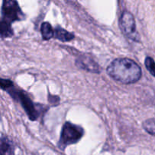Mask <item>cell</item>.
Returning a JSON list of instances; mask_svg holds the SVG:
<instances>
[{"label": "cell", "instance_id": "8992f818", "mask_svg": "<svg viewBox=\"0 0 155 155\" xmlns=\"http://www.w3.org/2000/svg\"><path fill=\"white\" fill-rule=\"evenodd\" d=\"M77 63L79 67L83 68V69L92 71V72H100V68L98 64L95 63L92 59L86 57V56L78 59L77 61Z\"/></svg>", "mask_w": 155, "mask_h": 155}, {"label": "cell", "instance_id": "8fae6325", "mask_svg": "<svg viewBox=\"0 0 155 155\" xmlns=\"http://www.w3.org/2000/svg\"><path fill=\"white\" fill-rule=\"evenodd\" d=\"M0 28H1L2 37H9L13 35V31L11 27V24L4 22V21H1Z\"/></svg>", "mask_w": 155, "mask_h": 155}, {"label": "cell", "instance_id": "7a4b0ae2", "mask_svg": "<svg viewBox=\"0 0 155 155\" xmlns=\"http://www.w3.org/2000/svg\"><path fill=\"white\" fill-rule=\"evenodd\" d=\"M84 135V130L80 126L71 122H66L62 128L59 147L64 149L70 144L77 143Z\"/></svg>", "mask_w": 155, "mask_h": 155}, {"label": "cell", "instance_id": "52a82bcc", "mask_svg": "<svg viewBox=\"0 0 155 155\" xmlns=\"http://www.w3.org/2000/svg\"><path fill=\"white\" fill-rule=\"evenodd\" d=\"M1 155H15L12 141L6 136L1 138Z\"/></svg>", "mask_w": 155, "mask_h": 155}, {"label": "cell", "instance_id": "7c38bea8", "mask_svg": "<svg viewBox=\"0 0 155 155\" xmlns=\"http://www.w3.org/2000/svg\"><path fill=\"white\" fill-rule=\"evenodd\" d=\"M145 66L150 73L155 77V62L151 57H147L145 61Z\"/></svg>", "mask_w": 155, "mask_h": 155}, {"label": "cell", "instance_id": "30bf717a", "mask_svg": "<svg viewBox=\"0 0 155 155\" xmlns=\"http://www.w3.org/2000/svg\"><path fill=\"white\" fill-rule=\"evenodd\" d=\"M143 128L148 133L155 136V118L149 119L144 122Z\"/></svg>", "mask_w": 155, "mask_h": 155}, {"label": "cell", "instance_id": "277c9868", "mask_svg": "<svg viewBox=\"0 0 155 155\" xmlns=\"http://www.w3.org/2000/svg\"><path fill=\"white\" fill-rule=\"evenodd\" d=\"M120 27L123 33L130 40L136 42H138L140 40L139 33L136 30L134 17L130 12L127 11L123 12L120 18Z\"/></svg>", "mask_w": 155, "mask_h": 155}, {"label": "cell", "instance_id": "3957f363", "mask_svg": "<svg viewBox=\"0 0 155 155\" xmlns=\"http://www.w3.org/2000/svg\"><path fill=\"white\" fill-rule=\"evenodd\" d=\"M24 18V14L21 12L16 0H3L2 7V21L11 24L15 21H20Z\"/></svg>", "mask_w": 155, "mask_h": 155}, {"label": "cell", "instance_id": "ba28073f", "mask_svg": "<svg viewBox=\"0 0 155 155\" xmlns=\"http://www.w3.org/2000/svg\"><path fill=\"white\" fill-rule=\"evenodd\" d=\"M54 36L57 39L60 40L61 41H63V42L70 41L74 38V33H70V32L65 30L64 29L59 27L54 30Z\"/></svg>", "mask_w": 155, "mask_h": 155}, {"label": "cell", "instance_id": "5b68a950", "mask_svg": "<svg viewBox=\"0 0 155 155\" xmlns=\"http://www.w3.org/2000/svg\"><path fill=\"white\" fill-rule=\"evenodd\" d=\"M13 85L12 87L7 89L6 91H9L11 94H12V97H15V96H17L18 99H19L21 103L22 104L23 107L25 109L26 112L28 115L29 118L31 120H35L36 119H37L38 117V112L36 111V107H35L34 104L32 102V100H30V97L27 95H26L24 92L19 91H15V89H13Z\"/></svg>", "mask_w": 155, "mask_h": 155}, {"label": "cell", "instance_id": "6da1fadb", "mask_svg": "<svg viewBox=\"0 0 155 155\" xmlns=\"http://www.w3.org/2000/svg\"><path fill=\"white\" fill-rule=\"evenodd\" d=\"M107 72L112 78L123 84L136 83L142 77V69L130 59H114L107 68Z\"/></svg>", "mask_w": 155, "mask_h": 155}, {"label": "cell", "instance_id": "9c48e42d", "mask_svg": "<svg viewBox=\"0 0 155 155\" xmlns=\"http://www.w3.org/2000/svg\"><path fill=\"white\" fill-rule=\"evenodd\" d=\"M41 33L42 38L45 40H50L52 36H54V31L53 30L51 24L48 22H44L41 25Z\"/></svg>", "mask_w": 155, "mask_h": 155}]
</instances>
